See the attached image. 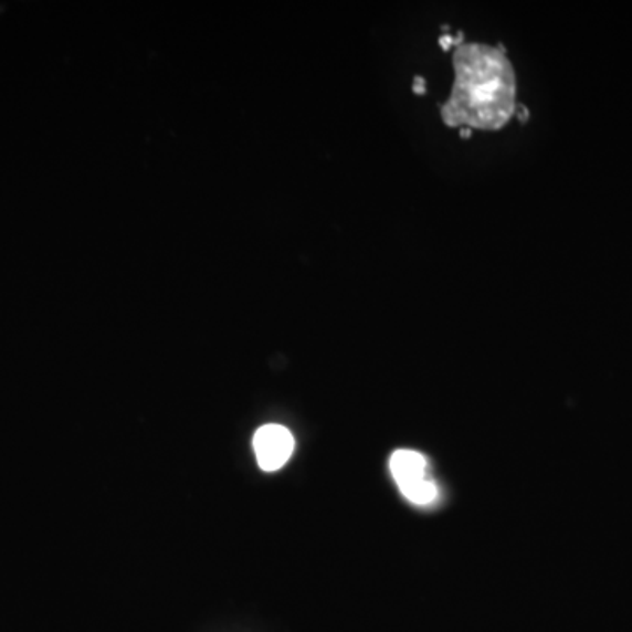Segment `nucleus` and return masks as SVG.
<instances>
[{"label":"nucleus","mask_w":632,"mask_h":632,"mask_svg":"<svg viewBox=\"0 0 632 632\" xmlns=\"http://www.w3.org/2000/svg\"><path fill=\"white\" fill-rule=\"evenodd\" d=\"M402 496L411 501L413 505H431L432 501L438 497V487L431 480H420V482L411 483L408 487L401 488Z\"/></svg>","instance_id":"20e7f679"},{"label":"nucleus","mask_w":632,"mask_h":632,"mask_svg":"<svg viewBox=\"0 0 632 632\" xmlns=\"http://www.w3.org/2000/svg\"><path fill=\"white\" fill-rule=\"evenodd\" d=\"M455 83L441 109L450 127L499 130L517 107V77L503 48L462 44L453 53Z\"/></svg>","instance_id":"f257e3e1"},{"label":"nucleus","mask_w":632,"mask_h":632,"mask_svg":"<svg viewBox=\"0 0 632 632\" xmlns=\"http://www.w3.org/2000/svg\"><path fill=\"white\" fill-rule=\"evenodd\" d=\"M295 441L288 429L282 425H264L253 436V450L261 470L273 473L282 470L294 453Z\"/></svg>","instance_id":"f03ea898"},{"label":"nucleus","mask_w":632,"mask_h":632,"mask_svg":"<svg viewBox=\"0 0 632 632\" xmlns=\"http://www.w3.org/2000/svg\"><path fill=\"white\" fill-rule=\"evenodd\" d=\"M390 473L398 483L399 488L408 487L411 483L425 480L428 473V462L425 457L413 450H398L390 457Z\"/></svg>","instance_id":"7ed1b4c3"}]
</instances>
